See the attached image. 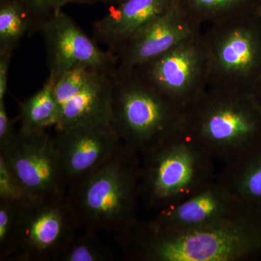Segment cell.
Returning a JSON list of instances; mask_svg holds the SVG:
<instances>
[{
	"label": "cell",
	"instance_id": "cell-1",
	"mask_svg": "<svg viewBox=\"0 0 261 261\" xmlns=\"http://www.w3.org/2000/svg\"><path fill=\"white\" fill-rule=\"evenodd\" d=\"M130 261H250L261 256V212L207 227L169 230L137 219L114 234Z\"/></svg>",
	"mask_w": 261,
	"mask_h": 261
},
{
	"label": "cell",
	"instance_id": "cell-2",
	"mask_svg": "<svg viewBox=\"0 0 261 261\" xmlns=\"http://www.w3.org/2000/svg\"><path fill=\"white\" fill-rule=\"evenodd\" d=\"M141 156L122 145L106 163L67 190L77 222L83 230L120 232L137 219Z\"/></svg>",
	"mask_w": 261,
	"mask_h": 261
},
{
	"label": "cell",
	"instance_id": "cell-3",
	"mask_svg": "<svg viewBox=\"0 0 261 261\" xmlns=\"http://www.w3.org/2000/svg\"><path fill=\"white\" fill-rule=\"evenodd\" d=\"M183 132L226 164L260 143L261 110L250 93L207 88L184 111Z\"/></svg>",
	"mask_w": 261,
	"mask_h": 261
},
{
	"label": "cell",
	"instance_id": "cell-4",
	"mask_svg": "<svg viewBox=\"0 0 261 261\" xmlns=\"http://www.w3.org/2000/svg\"><path fill=\"white\" fill-rule=\"evenodd\" d=\"M215 160L182 130L141 156L140 202L159 211L214 181Z\"/></svg>",
	"mask_w": 261,
	"mask_h": 261
},
{
	"label": "cell",
	"instance_id": "cell-5",
	"mask_svg": "<svg viewBox=\"0 0 261 261\" xmlns=\"http://www.w3.org/2000/svg\"><path fill=\"white\" fill-rule=\"evenodd\" d=\"M111 124L140 156L183 130L184 110L139 78L115 70Z\"/></svg>",
	"mask_w": 261,
	"mask_h": 261
},
{
	"label": "cell",
	"instance_id": "cell-6",
	"mask_svg": "<svg viewBox=\"0 0 261 261\" xmlns=\"http://www.w3.org/2000/svg\"><path fill=\"white\" fill-rule=\"evenodd\" d=\"M209 89L250 93L261 79V17L243 15L209 24L203 32Z\"/></svg>",
	"mask_w": 261,
	"mask_h": 261
},
{
	"label": "cell",
	"instance_id": "cell-7",
	"mask_svg": "<svg viewBox=\"0 0 261 261\" xmlns=\"http://www.w3.org/2000/svg\"><path fill=\"white\" fill-rule=\"evenodd\" d=\"M80 228L66 193L20 203L8 260L58 261Z\"/></svg>",
	"mask_w": 261,
	"mask_h": 261
},
{
	"label": "cell",
	"instance_id": "cell-8",
	"mask_svg": "<svg viewBox=\"0 0 261 261\" xmlns=\"http://www.w3.org/2000/svg\"><path fill=\"white\" fill-rule=\"evenodd\" d=\"M130 72L185 111L208 87L203 31Z\"/></svg>",
	"mask_w": 261,
	"mask_h": 261
},
{
	"label": "cell",
	"instance_id": "cell-9",
	"mask_svg": "<svg viewBox=\"0 0 261 261\" xmlns=\"http://www.w3.org/2000/svg\"><path fill=\"white\" fill-rule=\"evenodd\" d=\"M113 73L80 67L54 78L60 114L55 130L111 123Z\"/></svg>",
	"mask_w": 261,
	"mask_h": 261
},
{
	"label": "cell",
	"instance_id": "cell-10",
	"mask_svg": "<svg viewBox=\"0 0 261 261\" xmlns=\"http://www.w3.org/2000/svg\"><path fill=\"white\" fill-rule=\"evenodd\" d=\"M0 156L20 182L29 199L66 193L68 187L53 136L48 130H19L14 142L0 151Z\"/></svg>",
	"mask_w": 261,
	"mask_h": 261
},
{
	"label": "cell",
	"instance_id": "cell-11",
	"mask_svg": "<svg viewBox=\"0 0 261 261\" xmlns=\"http://www.w3.org/2000/svg\"><path fill=\"white\" fill-rule=\"evenodd\" d=\"M49 68L53 78L80 67L114 73L117 58L104 50L63 9L57 10L39 25Z\"/></svg>",
	"mask_w": 261,
	"mask_h": 261
},
{
	"label": "cell",
	"instance_id": "cell-12",
	"mask_svg": "<svg viewBox=\"0 0 261 261\" xmlns=\"http://www.w3.org/2000/svg\"><path fill=\"white\" fill-rule=\"evenodd\" d=\"M53 137L68 188L102 166L123 145L111 123L56 130Z\"/></svg>",
	"mask_w": 261,
	"mask_h": 261
},
{
	"label": "cell",
	"instance_id": "cell-13",
	"mask_svg": "<svg viewBox=\"0 0 261 261\" xmlns=\"http://www.w3.org/2000/svg\"><path fill=\"white\" fill-rule=\"evenodd\" d=\"M250 210L252 208L238 200L216 177L187 200L157 211L150 221L166 229H193L237 219Z\"/></svg>",
	"mask_w": 261,
	"mask_h": 261
},
{
	"label": "cell",
	"instance_id": "cell-14",
	"mask_svg": "<svg viewBox=\"0 0 261 261\" xmlns=\"http://www.w3.org/2000/svg\"><path fill=\"white\" fill-rule=\"evenodd\" d=\"M202 31L177 3L139 31L116 53V71H132Z\"/></svg>",
	"mask_w": 261,
	"mask_h": 261
},
{
	"label": "cell",
	"instance_id": "cell-15",
	"mask_svg": "<svg viewBox=\"0 0 261 261\" xmlns=\"http://www.w3.org/2000/svg\"><path fill=\"white\" fill-rule=\"evenodd\" d=\"M177 3L178 0H120L93 24L94 38L116 55L139 31Z\"/></svg>",
	"mask_w": 261,
	"mask_h": 261
},
{
	"label": "cell",
	"instance_id": "cell-16",
	"mask_svg": "<svg viewBox=\"0 0 261 261\" xmlns=\"http://www.w3.org/2000/svg\"><path fill=\"white\" fill-rule=\"evenodd\" d=\"M217 179L240 202L261 212V142L242 157L224 164Z\"/></svg>",
	"mask_w": 261,
	"mask_h": 261
},
{
	"label": "cell",
	"instance_id": "cell-17",
	"mask_svg": "<svg viewBox=\"0 0 261 261\" xmlns=\"http://www.w3.org/2000/svg\"><path fill=\"white\" fill-rule=\"evenodd\" d=\"M187 16L202 27L243 15L258 14L261 0H178Z\"/></svg>",
	"mask_w": 261,
	"mask_h": 261
},
{
	"label": "cell",
	"instance_id": "cell-18",
	"mask_svg": "<svg viewBox=\"0 0 261 261\" xmlns=\"http://www.w3.org/2000/svg\"><path fill=\"white\" fill-rule=\"evenodd\" d=\"M55 79L49 75L42 88L20 104V130L39 132L56 127L59 121V108L55 97Z\"/></svg>",
	"mask_w": 261,
	"mask_h": 261
},
{
	"label": "cell",
	"instance_id": "cell-19",
	"mask_svg": "<svg viewBox=\"0 0 261 261\" xmlns=\"http://www.w3.org/2000/svg\"><path fill=\"white\" fill-rule=\"evenodd\" d=\"M31 20L20 0H0V49L14 50L27 32Z\"/></svg>",
	"mask_w": 261,
	"mask_h": 261
},
{
	"label": "cell",
	"instance_id": "cell-20",
	"mask_svg": "<svg viewBox=\"0 0 261 261\" xmlns=\"http://www.w3.org/2000/svg\"><path fill=\"white\" fill-rule=\"evenodd\" d=\"M97 232L84 230L76 233L65 247L58 261H113L114 254L111 247Z\"/></svg>",
	"mask_w": 261,
	"mask_h": 261
},
{
	"label": "cell",
	"instance_id": "cell-21",
	"mask_svg": "<svg viewBox=\"0 0 261 261\" xmlns=\"http://www.w3.org/2000/svg\"><path fill=\"white\" fill-rule=\"evenodd\" d=\"M20 203L0 200V260H8L17 226Z\"/></svg>",
	"mask_w": 261,
	"mask_h": 261
},
{
	"label": "cell",
	"instance_id": "cell-22",
	"mask_svg": "<svg viewBox=\"0 0 261 261\" xmlns=\"http://www.w3.org/2000/svg\"><path fill=\"white\" fill-rule=\"evenodd\" d=\"M28 200L21 184L0 156V200L23 203Z\"/></svg>",
	"mask_w": 261,
	"mask_h": 261
},
{
	"label": "cell",
	"instance_id": "cell-23",
	"mask_svg": "<svg viewBox=\"0 0 261 261\" xmlns=\"http://www.w3.org/2000/svg\"><path fill=\"white\" fill-rule=\"evenodd\" d=\"M31 20V34L38 32L39 25L55 12L59 0H20Z\"/></svg>",
	"mask_w": 261,
	"mask_h": 261
},
{
	"label": "cell",
	"instance_id": "cell-24",
	"mask_svg": "<svg viewBox=\"0 0 261 261\" xmlns=\"http://www.w3.org/2000/svg\"><path fill=\"white\" fill-rule=\"evenodd\" d=\"M15 120L10 118L7 111L5 100H0V151L9 147L18 133L15 130Z\"/></svg>",
	"mask_w": 261,
	"mask_h": 261
},
{
	"label": "cell",
	"instance_id": "cell-25",
	"mask_svg": "<svg viewBox=\"0 0 261 261\" xmlns=\"http://www.w3.org/2000/svg\"><path fill=\"white\" fill-rule=\"evenodd\" d=\"M13 50L0 49V100H5L8 91L10 62Z\"/></svg>",
	"mask_w": 261,
	"mask_h": 261
},
{
	"label": "cell",
	"instance_id": "cell-26",
	"mask_svg": "<svg viewBox=\"0 0 261 261\" xmlns=\"http://www.w3.org/2000/svg\"><path fill=\"white\" fill-rule=\"evenodd\" d=\"M120 0H59L57 7V10L63 9L65 5L70 4H90V3H109V4L114 5L119 2Z\"/></svg>",
	"mask_w": 261,
	"mask_h": 261
},
{
	"label": "cell",
	"instance_id": "cell-27",
	"mask_svg": "<svg viewBox=\"0 0 261 261\" xmlns=\"http://www.w3.org/2000/svg\"><path fill=\"white\" fill-rule=\"evenodd\" d=\"M250 94L252 97L253 98L255 102H256L257 106L261 110V79L257 82L255 87L252 88Z\"/></svg>",
	"mask_w": 261,
	"mask_h": 261
},
{
	"label": "cell",
	"instance_id": "cell-28",
	"mask_svg": "<svg viewBox=\"0 0 261 261\" xmlns=\"http://www.w3.org/2000/svg\"><path fill=\"white\" fill-rule=\"evenodd\" d=\"M258 14L260 15V16L261 17V4L260 7V9H259Z\"/></svg>",
	"mask_w": 261,
	"mask_h": 261
}]
</instances>
